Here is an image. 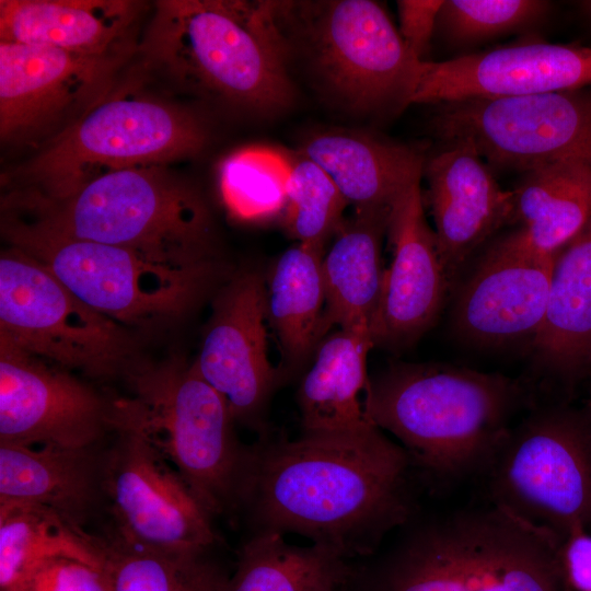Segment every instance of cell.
<instances>
[{
  "mask_svg": "<svg viewBox=\"0 0 591 591\" xmlns=\"http://www.w3.org/2000/svg\"><path fill=\"white\" fill-rule=\"evenodd\" d=\"M407 451L373 426L356 433H267L250 445L237 515L251 534L308 537L347 559H367L417 513Z\"/></svg>",
  "mask_w": 591,
  "mask_h": 591,
  "instance_id": "1",
  "label": "cell"
},
{
  "mask_svg": "<svg viewBox=\"0 0 591 591\" xmlns=\"http://www.w3.org/2000/svg\"><path fill=\"white\" fill-rule=\"evenodd\" d=\"M359 565L358 591H564L563 540L487 502L414 514Z\"/></svg>",
  "mask_w": 591,
  "mask_h": 591,
  "instance_id": "2",
  "label": "cell"
},
{
  "mask_svg": "<svg viewBox=\"0 0 591 591\" xmlns=\"http://www.w3.org/2000/svg\"><path fill=\"white\" fill-rule=\"evenodd\" d=\"M532 402L523 381L501 373L397 362L370 380L366 410L419 475L451 484L483 472L513 416Z\"/></svg>",
  "mask_w": 591,
  "mask_h": 591,
  "instance_id": "3",
  "label": "cell"
},
{
  "mask_svg": "<svg viewBox=\"0 0 591 591\" xmlns=\"http://www.w3.org/2000/svg\"><path fill=\"white\" fill-rule=\"evenodd\" d=\"M140 50L178 89L251 114L294 99L274 1H157Z\"/></svg>",
  "mask_w": 591,
  "mask_h": 591,
  "instance_id": "4",
  "label": "cell"
},
{
  "mask_svg": "<svg viewBox=\"0 0 591 591\" xmlns=\"http://www.w3.org/2000/svg\"><path fill=\"white\" fill-rule=\"evenodd\" d=\"M67 235L128 250L161 266L216 265L211 215L199 192L167 165L105 174L60 201L3 196Z\"/></svg>",
  "mask_w": 591,
  "mask_h": 591,
  "instance_id": "5",
  "label": "cell"
},
{
  "mask_svg": "<svg viewBox=\"0 0 591 591\" xmlns=\"http://www.w3.org/2000/svg\"><path fill=\"white\" fill-rule=\"evenodd\" d=\"M208 138L205 120L189 108L131 88L113 90L2 182L5 195L60 201L105 174L195 157Z\"/></svg>",
  "mask_w": 591,
  "mask_h": 591,
  "instance_id": "6",
  "label": "cell"
},
{
  "mask_svg": "<svg viewBox=\"0 0 591 591\" xmlns=\"http://www.w3.org/2000/svg\"><path fill=\"white\" fill-rule=\"evenodd\" d=\"M288 61L301 56L332 99L357 113L403 109L417 61L372 0L274 1Z\"/></svg>",
  "mask_w": 591,
  "mask_h": 591,
  "instance_id": "7",
  "label": "cell"
},
{
  "mask_svg": "<svg viewBox=\"0 0 591 591\" xmlns=\"http://www.w3.org/2000/svg\"><path fill=\"white\" fill-rule=\"evenodd\" d=\"M121 397L215 518L237 515L250 445L242 444L225 399L193 363L171 358L131 363Z\"/></svg>",
  "mask_w": 591,
  "mask_h": 591,
  "instance_id": "8",
  "label": "cell"
},
{
  "mask_svg": "<svg viewBox=\"0 0 591 591\" xmlns=\"http://www.w3.org/2000/svg\"><path fill=\"white\" fill-rule=\"evenodd\" d=\"M1 233L10 247L121 325L150 326L179 317L218 271V264L192 270L153 264L121 247L67 235L11 207H2Z\"/></svg>",
  "mask_w": 591,
  "mask_h": 591,
  "instance_id": "9",
  "label": "cell"
},
{
  "mask_svg": "<svg viewBox=\"0 0 591 591\" xmlns=\"http://www.w3.org/2000/svg\"><path fill=\"white\" fill-rule=\"evenodd\" d=\"M488 502L563 541L591 524V422L567 408L534 407L510 428L478 475Z\"/></svg>",
  "mask_w": 591,
  "mask_h": 591,
  "instance_id": "10",
  "label": "cell"
},
{
  "mask_svg": "<svg viewBox=\"0 0 591 591\" xmlns=\"http://www.w3.org/2000/svg\"><path fill=\"white\" fill-rule=\"evenodd\" d=\"M104 452L106 522L99 533L174 553H208L217 543L213 517L130 412L112 401Z\"/></svg>",
  "mask_w": 591,
  "mask_h": 591,
  "instance_id": "11",
  "label": "cell"
},
{
  "mask_svg": "<svg viewBox=\"0 0 591 591\" xmlns=\"http://www.w3.org/2000/svg\"><path fill=\"white\" fill-rule=\"evenodd\" d=\"M0 336L68 371L124 373L134 362L121 324L77 298L43 265L10 247L0 256Z\"/></svg>",
  "mask_w": 591,
  "mask_h": 591,
  "instance_id": "12",
  "label": "cell"
},
{
  "mask_svg": "<svg viewBox=\"0 0 591 591\" xmlns=\"http://www.w3.org/2000/svg\"><path fill=\"white\" fill-rule=\"evenodd\" d=\"M443 141L468 142L490 165L529 171L557 161L591 164V86L437 104Z\"/></svg>",
  "mask_w": 591,
  "mask_h": 591,
  "instance_id": "13",
  "label": "cell"
},
{
  "mask_svg": "<svg viewBox=\"0 0 591 591\" xmlns=\"http://www.w3.org/2000/svg\"><path fill=\"white\" fill-rule=\"evenodd\" d=\"M125 57L0 40L1 143H48L114 90Z\"/></svg>",
  "mask_w": 591,
  "mask_h": 591,
  "instance_id": "14",
  "label": "cell"
},
{
  "mask_svg": "<svg viewBox=\"0 0 591 591\" xmlns=\"http://www.w3.org/2000/svg\"><path fill=\"white\" fill-rule=\"evenodd\" d=\"M112 399L0 336V443L83 449L105 442Z\"/></svg>",
  "mask_w": 591,
  "mask_h": 591,
  "instance_id": "15",
  "label": "cell"
},
{
  "mask_svg": "<svg viewBox=\"0 0 591 591\" xmlns=\"http://www.w3.org/2000/svg\"><path fill=\"white\" fill-rule=\"evenodd\" d=\"M266 279L241 271L219 291L194 361L227 402L235 422L264 430V414L282 375L267 354Z\"/></svg>",
  "mask_w": 591,
  "mask_h": 591,
  "instance_id": "16",
  "label": "cell"
},
{
  "mask_svg": "<svg viewBox=\"0 0 591 591\" xmlns=\"http://www.w3.org/2000/svg\"><path fill=\"white\" fill-rule=\"evenodd\" d=\"M591 86V47L531 39L444 61H417L410 104L534 95Z\"/></svg>",
  "mask_w": 591,
  "mask_h": 591,
  "instance_id": "17",
  "label": "cell"
},
{
  "mask_svg": "<svg viewBox=\"0 0 591 591\" xmlns=\"http://www.w3.org/2000/svg\"><path fill=\"white\" fill-rule=\"evenodd\" d=\"M556 257L532 253L515 231L494 243L459 288L454 334L477 346L532 341L545 318Z\"/></svg>",
  "mask_w": 591,
  "mask_h": 591,
  "instance_id": "18",
  "label": "cell"
},
{
  "mask_svg": "<svg viewBox=\"0 0 591 591\" xmlns=\"http://www.w3.org/2000/svg\"><path fill=\"white\" fill-rule=\"evenodd\" d=\"M386 235L392 259L384 270L371 337L374 346L403 348L433 325L452 287L425 217L420 181L391 204Z\"/></svg>",
  "mask_w": 591,
  "mask_h": 591,
  "instance_id": "19",
  "label": "cell"
},
{
  "mask_svg": "<svg viewBox=\"0 0 591 591\" xmlns=\"http://www.w3.org/2000/svg\"><path fill=\"white\" fill-rule=\"evenodd\" d=\"M425 162L427 201L440 255L453 285L472 253L503 225L514 222L512 190L503 189L474 147L443 142Z\"/></svg>",
  "mask_w": 591,
  "mask_h": 591,
  "instance_id": "20",
  "label": "cell"
},
{
  "mask_svg": "<svg viewBox=\"0 0 591 591\" xmlns=\"http://www.w3.org/2000/svg\"><path fill=\"white\" fill-rule=\"evenodd\" d=\"M106 441L83 449L0 443V503L39 505L88 531L106 515Z\"/></svg>",
  "mask_w": 591,
  "mask_h": 591,
  "instance_id": "21",
  "label": "cell"
},
{
  "mask_svg": "<svg viewBox=\"0 0 591 591\" xmlns=\"http://www.w3.org/2000/svg\"><path fill=\"white\" fill-rule=\"evenodd\" d=\"M141 7L129 0H0V40L94 56L126 54Z\"/></svg>",
  "mask_w": 591,
  "mask_h": 591,
  "instance_id": "22",
  "label": "cell"
},
{
  "mask_svg": "<svg viewBox=\"0 0 591 591\" xmlns=\"http://www.w3.org/2000/svg\"><path fill=\"white\" fill-rule=\"evenodd\" d=\"M390 207L355 209L323 256V336L334 326L371 335L383 287L381 250Z\"/></svg>",
  "mask_w": 591,
  "mask_h": 591,
  "instance_id": "23",
  "label": "cell"
},
{
  "mask_svg": "<svg viewBox=\"0 0 591 591\" xmlns=\"http://www.w3.org/2000/svg\"><path fill=\"white\" fill-rule=\"evenodd\" d=\"M299 152L327 173L355 209L390 207L420 181L425 166L413 147L347 130L315 134Z\"/></svg>",
  "mask_w": 591,
  "mask_h": 591,
  "instance_id": "24",
  "label": "cell"
},
{
  "mask_svg": "<svg viewBox=\"0 0 591 591\" xmlns=\"http://www.w3.org/2000/svg\"><path fill=\"white\" fill-rule=\"evenodd\" d=\"M373 346L370 334L343 329L321 340L297 393L302 436L356 433L375 426L366 410L367 358Z\"/></svg>",
  "mask_w": 591,
  "mask_h": 591,
  "instance_id": "25",
  "label": "cell"
},
{
  "mask_svg": "<svg viewBox=\"0 0 591 591\" xmlns=\"http://www.w3.org/2000/svg\"><path fill=\"white\" fill-rule=\"evenodd\" d=\"M531 346L553 375L591 373V218L556 257L545 318Z\"/></svg>",
  "mask_w": 591,
  "mask_h": 591,
  "instance_id": "26",
  "label": "cell"
},
{
  "mask_svg": "<svg viewBox=\"0 0 591 591\" xmlns=\"http://www.w3.org/2000/svg\"><path fill=\"white\" fill-rule=\"evenodd\" d=\"M512 189L515 230L540 256H555L591 218V164L565 160L524 172Z\"/></svg>",
  "mask_w": 591,
  "mask_h": 591,
  "instance_id": "27",
  "label": "cell"
},
{
  "mask_svg": "<svg viewBox=\"0 0 591 591\" xmlns=\"http://www.w3.org/2000/svg\"><path fill=\"white\" fill-rule=\"evenodd\" d=\"M359 566L318 544L298 546L279 533L251 534L225 591H358Z\"/></svg>",
  "mask_w": 591,
  "mask_h": 591,
  "instance_id": "28",
  "label": "cell"
},
{
  "mask_svg": "<svg viewBox=\"0 0 591 591\" xmlns=\"http://www.w3.org/2000/svg\"><path fill=\"white\" fill-rule=\"evenodd\" d=\"M324 247L298 243L285 251L266 279L267 321L290 371L323 339Z\"/></svg>",
  "mask_w": 591,
  "mask_h": 591,
  "instance_id": "29",
  "label": "cell"
},
{
  "mask_svg": "<svg viewBox=\"0 0 591 591\" xmlns=\"http://www.w3.org/2000/svg\"><path fill=\"white\" fill-rule=\"evenodd\" d=\"M67 556L104 569L99 534L35 503H0V591H11L40 561Z\"/></svg>",
  "mask_w": 591,
  "mask_h": 591,
  "instance_id": "30",
  "label": "cell"
},
{
  "mask_svg": "<svg viewBox=\"0 0 591 591\" xmlns=\"http://www.w3.org/2000/svg\"><path fill=\"white\" fill-rule=\"evenodd\" d=\"M99 535L112 591H225L229 577L207 553H174Z\"/></svg>",
  "mask_w": 591,
  "mask_h": 591,
  "instance_id": "31",
  "label": "cell"
},
{
  "mask_svg": "<svg viewBox=\"0 0 591 591\" xmlns=\"http://www.w3.org/2000/svg\"><path fill=\"white\" fill-rule=\"evenodd\" d=\"M219 189L231 216L257 221L282 213L287 163L282 153L246 147L230 153L219 166Z\"/></svg>",
  "mask_w": 591,
  "mask_h": 591,
  "instance_id": "32",
  "label": "cell"
},
{
  "mask_svg": "<svg viewBox=\"0 0 591 591\" xmlns=\"http://www.w3.org/2000/svg\"><path fill=\"white\" fill-rule=\"evenodd\" d=\"M282 154L287 163L286 229L299 243L324 247L345 220L348 201L315 162L299 151Z\"/></svg>",
  "mask_w": 591,
  "mask_h": 591,
  "instance_id": "33",
  "label": "cell"
},
{
  "mask_svg": "<svg viewBox=\"0 0 591 591\" xmlns=\"http://www.w3.org/2000/svg\"><path fill=\"white\" fill-rule=\"evenodd\" d=\"M549 10L551 3L541 0H447L436 32L451 45H473L531 27Z\"/></svg>",
  "mask_w": 591,
  "mask_h": 591,
  "instance_id": "34",
  "label": "cell"
},
{
  "mask_svg": "<svg viewBox=\"0 0 591 591\" xmlns=\"http://www.w3.org/2000/svg\"><path fill=\"white\" fill-rule=\"evenodd\" d=\"M11 591H112L104 569L56 556L37 564Z\"/></svg>",
  "mask_w": 591,
  "mask_h": 591,
  "instance_id": "35",
  "label": "cell"
},
{
  "mask_svg": "<svg viewBox=\"0 0 591 591\" xmlns=\"http://www.w3.org/2000/svg\"><path fill=\"white\" fill-rule=\"evenodd\" d=\"M443 0H398V33L409 55L426 61Z\"/></svg>",
  "mask_w": 591,
  "mask_h": 591,
  "instance_id": "36",
  "label": "cell"
},
{
  "mask_svg": "<svg viewBox=\"0 0 591 591\" xmlns=\"http://www.w3.org/2000/svg\"><path fill=\"white\" fill-rule=\"evenodd\" d=\"M560 563L570 591H591V535L586 530H576L563 541Z\"/></svg>",
  "mask_w": 591,
  "mask_h": 591,
  "instance_id": "37",
  "label": "cell"
},
{
  "mask_svg": "<svg viewBox=\"0 0 591 591\" xmlns=\"http://www.w3.org/2000/svg\"><path fill=\"white\" fill-rule=\"evenodd\" d=\"M578 7L580 8L583 15L591 23V0L579 1Z\"/></svg>",
  "mask_w": 591,
  "mask_h": 591,
  "instance_id": "38",
  "label": "cell"
},
{
  "mask_svg": "<svg viewBox=\"0 0 591 591\" xmlns=\"http://www.w3.org/2000/svg\"><path fill=\"white\" fill-rule=\"evenodd\" d=\"M587 415H588V418L591 422V390H590V397H589V401H588V405H587Z\"/></svg>",
  "mask_w": 591,
  "mask_h": 591,
  "instance_id": "39",
  "label": "cell"
},
{
  "mask_svg": "<svg viewBox=\"0 0 591 591\" xmlns=\"http://www.w3.org/2000/svg\"><path fill=\"white\" fill-rule=\"evenodd\" d=\"M564 591H570L568 588H566Z\"/></svg>",
  "mask_w": 591,
  "mask_h": 591,
  "instance_id": "40",
  "label": "cell"
}]
</instances>
